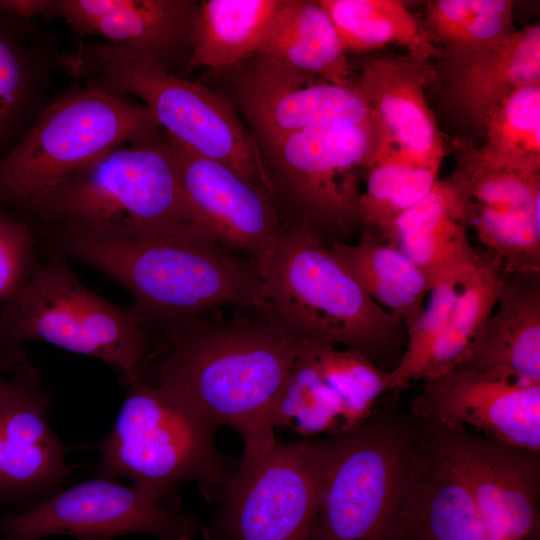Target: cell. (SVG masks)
Masks as SVG:
<instances>
[{
  "label": "cell",
  "mask_w": 540,
  "mask_h": 540,
  "mask_svg": "<svg viewBox=\"0 0 540 540\" xmlns=\"http://www.w3.org/2000/svg\"><path fill=\"white\" fill-rule=\"evenodd\" d=\"M198 316L155 322L169 325L167 337L148 351L134 378L234 428L244 442L238 470H246L276 444L285 388L307 343L267 315L222 322Z\"/></svg>",
  "instance_id": "obj_1"
},
{
  "label": "cell",
  "mask_w": 540,
  "mask_h": 540,
  "mask_svg": "<svg viewBox=\"0 0 540 540\" xmlns=\"http://www.w3.org/2000/svg\"><path fill=\"white\" fill-rule=\"evenodd\" d=\"M46 229L53 253L94 267L125 287L142 322L225 306L266 314L255 264L212 240L121 239L77 228Z\"/></svg>",
  "instance_id": "obj_2"
},
{
  "label": "cell",
  "mask_w": 540,
  "mask_h": 540,
  "mask_svg": "<svg viewBox=\"0 0 540 540\" xmlns=\"http://www.w3.org/2000/svg\"><path fill=\"white\" fill-rule=\"evenodd\" d=\"M26 212L46 227L113 238L214 241L186 201L165 133L107 151L40 195Z\"/></svg>",
  "instance_id": "obj_3"
},
{
  "label": "cell",
  "mask_w": 540,
  "mask_h": 540,
  "mask_svg": "<svg viewBox=\"0 0 540 540\" xmlns=\"http://www.w3.org/2000/svg\"><path fill=\"white\" fill-rule=\"evenodd\" d=\"M254 264L266 315L302 342L342 345L373 361L406 329L305 229L284 224Z\"/></svg>",
  "instance_id": "obj_4"
},
{
  "label": "cell",
  "mask_w": 540,
  "mask_h": 540,
  "mask_svg": "<svg viewBox=\"0 0 540 540\" xmlns=\"http://www.w3.org/2000/svg\"><path fill=\"white\" fill-rule=\"evenodd\" d=\"M60 64L88 87L138 98L167 136L273 198L260 146L222 94L107 43L78 44Z\"/></svg>",
  "instance_id": "obj_5"
},
{
  "label": "cell",
  "mask_w": 540,
  "mask_h": 540,
  "mask_svg": "<svg viewBox=\"0 0 540 540\" xmlns=\"http://www.w3.org/2000/svg\"><path fill=\"white\" fill-rule=\"evenodd\" d=\"M43 341L98 358L131 381L149 351L133 307L116 305L83 285L53 253L0 313V371L27 359L23 344Z\"/></svg>",
  "instance_id": "obj_6"
},
{
  "label": "cell",
  "mask_w": 540,
  "mask_h": 540,
  "mask_svg": "<svg viewBox=\"0 0 540 540\" xmlns=\"http://www.w3.org/2000/svg\"><path fill=\"white\" fill-rule=\"evenodd\" d=\"M163 133L150 111L129 96L73 87L44 109L0 160V202L27 211L40 195L107 151Z\"/></svg>",
  "instance_id": "obj_7"
},
{
  "label": "cell",
  "mask_w": 540,
  "mask_h": 540,
  "mask_svg": "<svg viewBox=\"0 0 540 540\" xmlns=\"http://www.w3.org/2000/svg\"><path fill=\"white\" fill-rule=\"evenodd\" d=\"M100 445L97 476L129 477L155 497H172L187 480L224 487L230 480L214 446L218 427L163 386L137 378Z\"/></svg>",
  "instance_id": "obj_8"
},
{
  "label": "cell",
  "mask_w": 540,
  "mask_h": 540,
  "mask_svg": "<svg viewBox=\"0 0 540 540\" xmlns=\"http://www.w3.org/2000/svg\"><path fill=\"white\" fill-rule=\"evenodd\" d=\"M373 147L372 123L330 122L260 146L273 200L291 226L325 246L362 231L360 169Z\"/></svg>",
  "instance_id": "obj_9"
},
{
  "label": "cell",
  "mask_w": 540,
  "mask_h": 540,
  "mask_svg": "<svg viewBox=\"0 0 540 540\" xmlns=\"http://www.w3.org/2000/svg\"><path fill=\"white\" fill-rule=\"evenodd\" d=\"M416 454L389 427L359 424L330 441L313 540H393Z\"/></svg>",
  "instance_id": "obj_10"
},
{
  "label": "cell",
  "mask_w": 540,
  "mask_h": 540,
  "mask_svg": "<svg viewBox=\"0 0 540 540\" xmlns=\"http://www.w3.org/2000/svg\"><path fill=\"white\" fill-rule=\"evenodd\" d=\"M329 449L330 441L276 442L230 478L203 539L313 540Z\"/></svg>",
  "instance_id": "obj_11"
},
{
  "label": "cell",
  "mask_w": 540,
  "mask_h": 540,
  "mask_svg": "<svg viewBox=\"0 0 540 540\" xmlns=\"http://www.w3.org/2000/svg\"><path fill=\"white\" fill-rule=\"evenodd\" d=\"M197 519L182 511L177 496L155 497L134 484L97 476L18 514L0 517L2 540H38L69 535L77 540H111L148 534L157 540H193Z\"/></svg>",
  "instance_id": "obj_12"
},
{
  "label": "cell",
  "mask_w": 540,
  "mask_h": 540,
  "mask_svg": "<svg viewBox=\"0 0 540 540\" xmlns=\"http://www.w3.org/2000/svg\"><path fill=\"white\" fill-rule=\"evenodd\" d=\"M52 403L37 369L23 360L0 371V507H31L70 473L67 448L46 419Z\"/></svg>",
  "instance_id": "obj_13"
},
{
  "label": "cell",
  "mask_w": 540,
  "mask_h": 540,
  "mask_svg": "<svg viewBox=\"0 0 540 540\" xmlns=\"http://www.w3.org/2000/svg\"><path fill=\"white\" fill-rule=\"evenodd\" d=\"M242 66L236 101L259 146L318 124L372 123L359 82L334 84L259 54Z\"/></svg>",
  "instance_id": "obj_14"
},
{
  "label": "cell",
  "mask_w": 540,
  "mask_h": 540,
  "mask_svg": "<svg viewBox=\"0 0 540 540\" xmlns=\"http://www.w3.org/2000/svg\"><path fill=\"white\" fill-rule=\"evenodd\" d=\"M432 448L468 486L487 532L506 540H539L537 453L435 427Z\"/></svg>",
  "instance_id": "obj_15"
},
{
  "label": "cell",
  "mask_w": 540,
  "mask_h": 540,
  "mask_svg": "<svg viewBox=\"0 0 540 540\" xmlns=\"http://www.w3.org/2000/svg\"><path fill=\"white\" fill-rule=\"evenodd\" d=\"M413 413L433 427L473 426L493 441L538 453L540 383L457 368L425 380Z\"/></svg>",
  "instance_id": "obj_16"
},
{
  "label": "cell",
  "mask_w": 540,
  "mask_h": 540,
  "mask_svg": "<svg viewBox=\"0 0 540 540\" xmlns=\"http://www.w3.org/2000/svg\"><path fill=\"white\" fill-rule=\"evenodd\" d=\"M431 67L408 54L378 56L364 65L358 82L373 129L367 166L394 156L439 172L444 140L425 94Z\"/></svg>",
  "instance_id": "obj_17"
},
{
  "label": "cell",
  "mask_w": 540,
  "mask_h": 540,
  "mask_svg": "<svg viewBox=\"0 0 540 540\" xmlns=\"http://www.w3.org/2000/svg\"><path fill=\"white\" fill-rule=\"evenodd\" d=\"M167 138L182 191L199 225L216 243L254 263L284 225L273 198L228 166Z\"/></svg>",
  "instance_id": "obj_18"
},
{
  "label": "cell",
  "mask_w": 540,
  "mask_h": 540,
  "mask_svg": "<svg viewBox=\"0 0 540 540\" xmlns=\"http://www.w3.org/2000/svg\"><path fill=\"white\" fill-rule=\"evenodd\" d=\"M198 1L50 0L47 17H60L79 35L107 44L180 75L192 47Z\"/></svg>",
  "instance_id": "obj_19"
},
{
  "label": "cell",
  "mask_w": 540,
  "mask_h": 540,
  "mask_svg": "<svg viewBox=\"0 0 540 540\" xmlns=\"http://www.w3.org/2000/svg\"><path fill=\"white\" fill-rule=\"evenodd\" d=\"M443 102L459 121L478 130L513 91L540 83V26L514 30L500 43L474 52H443Z\"/></svg>",
  "instance_id": "obj_20"
},
{
  "label": "cell",
  "mask_w": 540,
  "mask_h": 540,
  "mask_svg": "<svg viewBox=\"0 0 540 540\" xmlns=\"http://www.w3.org/2000/svg\"><path fill=\"white\" fill-rule=\"evenodd\" d=\"M470 204L454 184L437 180L431 191L392 222L382 239L416 264L434 284L466 272L480 251L470 244Z\"/></svg>",
  "instance_id": "obj_21"
},
{
  "label": "cell",
  "mask_w": 540,
  "mask_h": 540,
  "mask_svg": "<svg viewBox=\"0 0 540 540\" xmlns=\"http://www.w3.org/2000/svg\"><path fill=\"white\" fill-rule=\"evenodd\" d=\"M461 369L540 383V273L505 274Z\"/></svg>",
  "instance_id": "obj_22"
},
{
  "label": "cell",
  "mask_w": 540,
  "mask_h": 540,
  "mask_svg": "<svg viewBox=\"0 0 540 540\" xmlns=\"http://www.w3.org/2000/svg\"><path fill=\"white\" fill-rule=\"evenodd\" d=\"M416 454L393 540H475L489 534L459 474L432 448Z\"/></svg>",
  "instance_id": "obj_23"
},
{
  "label": "cell",
  "mask_w": 540,
  "mask_h": 540,
  "mask_svg": "<svg viewBox=\"0 0 540 540\" xmlns=\"http://www.w3.org/2000/svg\"><path fill=\"white\" fill-rule=\"evenodd\" d=\"M256 54L334 84L358 82L318 0H283Z\"/></svg>",
  "instance_id": "obj_24"
},
{
  "label": "cell",
  "mask_w": 540,
  "mask_h": 540,
  "mask_svg": "<svg viewBox=\"0 0 540 540\" xmlns=\"http://www.w3.org/2000/svg\"><path fill=\"white\" fill-rule=\"evenodd\" d=\"M283 0H202L197 3L189 59L180 76L197 68L226 70L253 57Z\"/></svg>",
  "instance_id": "obj_25"
},
{
  "label": "cell",
  "mask_w": 540,
  "mask_h": 540,
  "mask_svg": "<svg viewBox=\"0 0 540 540\" xmlns=\"http://www.w3.org/2000/svg\"><path fill=\"white\" fill-rule=\"evenodd\" d=\"M328 249L373 301L400 318L406 329L415 323L432 285L405 254L367 232L354 244L336 243Z\"/></svg>",
  "instance_id": "obj_26"
},
{
  "label": "cell",
  "mask_w": 540,
  "mask_h": 540,
  "mask_svg": "<svg viewBox=\"0 0 540 540\" xmlns=\"http://www.w3.org/2000/svg\"><path fill=\"white\" fill-rule=\"evenodd\" d=\"M330 17L344 52L361 53L401 46L406 54L430 61L440 57L423 21L397 0H318Z\"/></svg>",
  "instance_id": "obj_27"
},
{
  "label": "cell",
  "mask_w": 540,
  "mask_h": 540,
  "mask_svg": "<svg viewBox=\"0 0 540 540\" xmlns=\"http://www.w3.org/2000/svg\"><path fill=\"white\" fill-rule=\"evenodd\" d=\"M504 272L487 251L463 278L444 327L426 357L418 380H429L459 368L492 314Z\"/></svg>",
  "instance_id": "obj_28"
},
{
  "label": "cell",
  "mask_w": 540,
  "mask_h": 540,
  "mask_svg": "<svg viewBox=\"0 0 540 540\" xmlns=\"http://www.w3.org/2000/svg\"><path fill=\"white\" fill-rule=\"evenodd\" d=\"M481 136V146L473 150L483 163L540 175V83L509 94L489 115Z\"/></svg>",
  "instance_id": "obj_29"
},
{
  "label": "cell",
  "mask_w": 540,
  "mask_h": 540,
  "mask_svg": "<svg viewBox=\"0 0 540 540\" xmlns=\"http://www.w3.org/2000/svg\"><path fill=\"white\" fill-rule=\"evenodd\" d=\"M513 1H428L424 27L444 52L483 50L503 41L514 30Z\"/></svg>",
  "instance_id": "obj_30"
},
{
  "label": "cell",
  "mask_w": 540,
  "mask_h": 540,
  "mask_svg": "<svg viewBox=\"0 0 540 540\" xmlns=\"http://www.w3.org/2000/svg\"><path fill=\"white\" fill-rule=\"evenodd\" d=\"M438 173L393 156L370 163L359 202L361 232L383 239L395 218L431 191Z\"/></svg>",
  "instance_id": "obj_31"
},
{
  "label": "cell",
  "mask_w": 540,
  "mask_h": 540,
  "mask_svg": "<svg viewBox=\"0 0 540 540\" xmlns=\"http://www.w3.org/2000/svg\"><path fill=\"white\" fill-rule=\"evenodd\" d=\"M470 228L504 274L540 273L539 202L521 207L470 205Z\"/></svg>",
  "instance_id": "obj_32"
},
{
  "label": "cell",
  "mask_w": 540,
  "mask_h": 540,
  "mask_svg": "<svg viewBox=\"0 0 540 540\" xmlns=\"http://www.w3.org/2000/svg\"><path fill=\"white\" fill-rule=\"evenodd\" d=\"M307 354L342 402L352 429L370 414L375 400L391 390L389 371L381 370L358 351L308 343Z\"/></svg>",
  "instance_id": "obj_33"
},
{
  "label": "cell",
  "mask_w": 540,
  "mask_h": 540,
  "mask_svg": "<svg viewBox=\"0 0 540 540\" xmlns=\"http://www.w3.org/2000/svg\"><path fill=\"white\" fill-rule=\"evenodd\" d=\"M449 180L472 206L521 207L540 200V175L491 167L473 147L462 150Z\"/></svg>",
  "instance_id": "obj_34"
},
{
  "label": "cell",
  "mask_w": 540,
  "mask_h": 540,
  "mask_svg": "<svg viewBox=\"0 0 540 540\" xmlns=\"http://www.w3.org/2000/svg\"><path fill=\"white\" fill-rule=\"evenodd\" d=\"M470 269L444 279L431 288L423 312L415 323L406 329L405 350L397 365L389 371L391 390L404 389L410 382L418 380L419 371L438 339L461 282Z\"/></svg>",
  "instance_id": "obj_35"
},
{
  "label": "cell",
  "mask_w": 540,
  "mask_h": 540,
  "mask_svg": "<svg viewBox=\"0 0 540 540\" xmlns=\"http://www.w3.org/2000/svg\"><path fill=\"white\" fill-rule=\"evenodd\" d=\"M36 61L18 38L0 24V138L26 112L39 81Z\"/></svg>",
  "instance_id": "obj_36"
},
{
  "label": "cell",
  "mask_w": 540,
  "mask_h": 540,
  "mask_svg": "<svg viewBox=\"0 0 540 540\" xmlns=\"http://www.w3.org/2000/svg\"><path fill=\"white\" fill-rule=\"evenodd\" d=\"M36 240L29 222L0 210V302L11 301L36 267Z\"/></svg>",
  "instance_id": "obj_37"
},
{
  "label": "cell",
  "mask_w": 540,
  "mask_h": 540,
  "mask_svg": "<svg viewBox=\"0 0 540 540\" xmlns=\"http://www.w3.org/2000/svg\"><path fill=\"white\" fill-rule=\"evenodd\" d=\"M50 0H0V15L30 20L35 16H46Z\"/></svg>",
  "instance_id": "obj_38"
}]
</instances>
